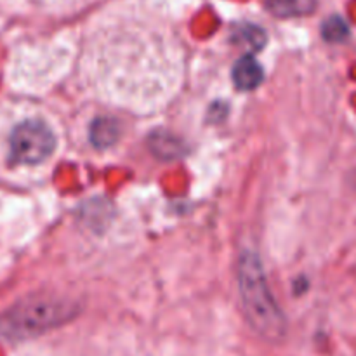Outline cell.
I'll use <instances>...</instances> for the list:
<instances>
[{"label": "cell", "mask_w": 356, "mask_h": 356, "mask_svg": "<svg viewBox=\"0 0 356 356\" xmlns=\"http://www.w3.org/2000/svg\"><path fill=\"white\" fill-rule=\"evenodd\" d=\"M238 287L247 322L268 341H280L287 332V320L271 296L263 264L252 252L238 261Z\"/></svg>", "instance_id": "obj_1"}, {"label": "cell", "mask_w": 356, "mask_h": 356, "mask_svg": "<svg viewBox=\"0 0 356 356\" xmlns=\"http://www.w3.org/2000/svg\"><path fill=\"white\" fill-rule=\"evenodd\" d=\"M79 313L76 305L58 298H35L21 302L0 320V334L7 339H30L63 325Z\"/></svg>", "instance_id": "obj_2"}, {"label": "cell", "mask_w": 356, "mask_h": 356, "mask_svg": "<svg viewBox=\"0 0 356 356\" xmlns=\"http://www.w3.org/2000/svg\"><path fill=\"white\" fill-rule=\"evenodd\" d=\"M10 159L16 163L44 162L54 152L56 138L47 124L40 120H26L17 125L10 134Z\"/></svg>", "instance_id": "obj_3"}, {"label": "cell", "mask_w": 356, "mask_h": 356, "mask_svg": "<svg viewBox=\"0 0 356 356\" xmlns=\"http://www.w3.org/2000/svg\"><path fill=\"white\" fill-rule=\"evenodd\" d=\"M264 79L263 66L254 56H243L233 66V82L240 90H254Z\"/></svg>", "instance_id": "obj_4"}, {"label": "cell", "mask_w": 356, "mask_h": 356, "mask_svg": "<svg viewBox=\"0 0 356 356\" xmlns=\"http://www.w3.org/2000/svg\"><path fill=\"white\" fill-rule=\"evenodd\" d=\"M268 9L280 17L302 16L315 9V0H264Z\"/></svg>", "instance_id": "obj_5"}, {"label": "cell", "mask_w": 356, "mask_h": 356, "mask_svg": "<svg viewBox=\"0 0 356 356\" xmlns=\"http://www.w3.org/2000/svg\"><path fill=\"white\" fill-rule=\"evenodd\" d=\"M118 134H120V129L117 122L110 118H97L90 129V141L99 148H106L117 141Z\"/></svg>", "instance_id": "obj_6"}, {"label": "cell", "mask_w": 356, "mask_h": 356, "mask_svg": "<svg viewBox=\"0 0 356 356\" xmlns=\"http://www.w3.org/2000/svg\"><path fill=\"white\" fill-rule=\"evenodd\" d=\"M149 148L153 149L155 155L160 159H174L181 153V141L176 136H170L167 132H160V134L149 136Z\"/></svg>", "instance_id": "obj_7"}, {"label": "cell", "mask_w": 356, "mask_h": 356, "mask_svg": "<svg viewBox=\"0 0 356 356\" xmlns=\"http://www.w3.org/2000/svg\"><path fill=\"white\" fill-rule=\"evenodd\" d=\"M323 38L329 42H343L350 35V26L346 21L339 16H332L323 23L322 28Z\"/></svg>", "instance_id": "obj_8"}, {"label": "cell", "mask_w": 356, "mask_h": 356, "mask_svg": "<svg viewBox=\"0 0 356 356\" xmlns=\"http://www.w3.org/2000/svg\"><path fill=\"white\" fill-rule=\"evenodd\" d=\"M236 42L249 45L252 49H261L264 45V31L254 24H242L235 33Z\"/></svg>", "instance_id": "obj_9"}]
</instances>
